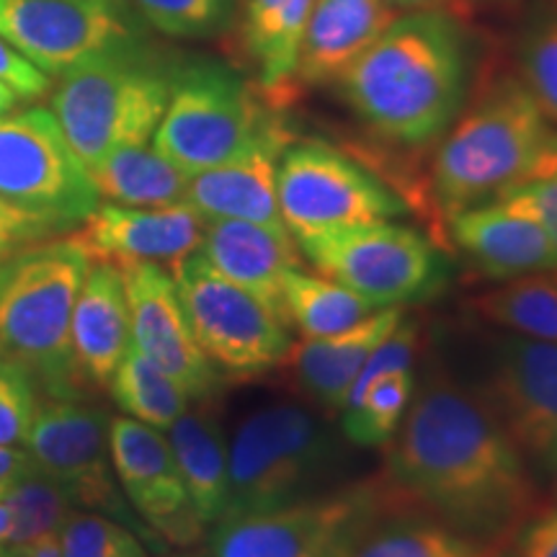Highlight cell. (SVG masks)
<instances>
[{"mask_svg": "<svg viewBox=\"0 0 557 557\" xmlns=\"http://www.w3.org/2000/svg\"><path fill=\"white\" fill-rule=\"evenodd\" d=\"M34 468H37V462H34L29 449L0 447V500H3L5 493Z\"/></svg>", "mask_w": 557, "mask_h": 557, "instance_id": "b9f144b4", "label": "cell"}, {"mask_svg": "<svg viewBox=\"0 0 557 557\" xmlns=\"http://www.w3.org/2000/svg\"><path fill=\"white\" fill-rule=\"evenodd\" d=\"M455 3V9L459 11V3L462 5H480V3H500V0H451Z\"/></svg>", "mask_w": 557, "mask_h": 557, "instance_id": "bcb514c9", "label": "cell"}, {"mask_svg": "<svg viewBox=\"0 0 557 557\" xmlns=\"http://www.w3.org/2000/svg\"><path fill=\"white\" fill-rule=\"evenodd\" d=\"M34 462L67 493L75 506L132 524L137 532L152 534L137 524L124 498L109 449V416L78 395H47L34 406L24 438Z\"/></svg>", "mask_w": 557, "mask_h": 557, "instance_id": "7c38bea8", "label": "cell"}, {"mask_svg": "<svg viewBox=\"0 0 557 557\" xmlns=\"http://www.w3.org/2000/svg\"><path fill=\"white\" fill-rule=\"evenodd\" d=\"M0 39L45 75L137 45L122 0H0Z\"/></svg>", "mask_w": 557, "mask_h": 557, "instance_id": "9a60e30c", "label": "cell"}, {"mask_svg": "<svg viewBox=\"0 0 557 557\" xmlns=\"http://www.w3.org/2000/svg\"><path fill=\"white\" fill-rule=\"evenodd\" d=\"M282 308L287 323L305 338L336 336L361 323L374 310H382L336 278L310 274L302 263L292 267L282 278Z\"/></svg>", "mask_w": 557, "mask_h": 557, "instance_id": "f1b7e54d", "label": "cell"}, {"mask_svg": "<svg viewBox=\"0 0 557 557\" xmlns=\"http://www.w3.org/2000/svg\"><path fill=\"white\" fill-rule=\"evenodd\" d=\"M169 271L194 338L220 372L259 377L284 367L289 325L267 305L220 276L197 250Z\"/></svg>", "mask_w": 557, "mask_h": 557, "instance_id": "8fae6325", "label": "cell"}, {"mask_svg": "<svg viewBox=\"0 0 557 557\" xmlns=\"http://www.w3.org/2000/svg\"><path fill=\"white\" fill-rule=\"evenodd\" d=\"M152 29L169 37H212L227 24L235 0H135Z\"/></svg>", "mask_w": 557, "mask_h": 557, "instance_id": "d590c367", "label": "cell"}, {"mask_svg": "<svg viewBox=\"0 0 557 557\" xmlns=\"http://www.w3.org/2000/svg\"><path fill=\"white\" fill-rule=\"evenodd\" d=\"M88 173L99 197L124 207L181 205L189 186V176L148 143L111 150Z\"/></svg>", "mask_w": 557, "mask_h": 557, "instance_id": "83f0119b", "label": "cell"}, {"mask_svg": "<svg viewBox=\"0 0 557 557\" xmlns=\"http://www.w3.org/2000/svg\"><path fill=\"white\" fill-rule=\"evenodd\" d=\"M389 3H393L400 13L403 11H421V9H451V11H457L451 0H389Z\"/></svg>", "mask_w": 557, "mask_h": 557, "instance_id": "7bdbcfd3", "label": "cell"}, {"mask_svg": "<svg viewBox=\"0 0 557 557\" xmlns=\"http://www.w3.org/2000/svg\"><path fill=\"white\" fill-rule=\"evenodd\" d=\"M478 389L529 468L557 475V344L498 333Z\"/></svg>", "mask_w": 557, "mask_h": 557, "instance_id": "5bb4252c", "label": "cell"}, {"mask_svg": "<svg viewBox=\"0 0 557 557\" xmlns=\"http://www.w3.org/2000/svg\"><path fill=\"white\" fill-rule=\"evenodd\" d=\"M116 267L127 289L132 344L137 351L176 380L191 400L218 398L222 372L194 338L171 271L156 261H122Z\"/></svg>", "mask_w": 557, "mask_h": 557, "instance_id": "2e32d148", "label": "cell"}, {"mask_svg": "<svg viewBox=\"0 0 557 557\" xmlns=\"http://www.w3.org/2000/svg\"><path fill=\"white\" fill-rule=\"evenodd\" d=\"M403 318L406 308H382L336 336L297 341L292 344L284 367L305 398L325 413H341L369 354L398 329Z\"/></svg>", "mask_w": 557, "mask_h": 557, "instance_id": "603a6c76", "label": "cell"}, {"mask_svg": "<svg viewBox=\"0 0 557 557\" xmlns=\"http://www.w3.org/2000/svg\"><path fill=\"white\" fill-rule=\"evenodd\" d=\"M205 222L189 201L169 207H124L99 201L73 238L94 261H156L173 269L199 250Z\"/></svg>", "mask_w": 557, "mask_h": 557, "instance_id": "ac0fdd59", "label": "cell"}, {"mask_svg": "<svg viewBox=\"0 0 557 557\" xmlns=\"http://www.w3.org/2000/svg\"><path fill=\"white\" fill-rule=\"evenodd\" d=\"M0 83L16 90L21 99H39L50 90V75L34 67L24 54L0 39Z\"/></svg>", "mask_w": 557, "mask_h": 557, "instance_id": "60d3db41", "label": "cell"}, {"mask_svg": "<svg viewBox=\"0 0 557 557\" xmlns=\"http://www.w3.org/2000/svg\"><path fill=\"white\" fill-rule=\"evenodd\" d=\"M0 197L81 225L99 207V189L47 109L0 116Z\"/></svg>", "mask_w": 557, "mask_h": 557, "instance_id": "4fadbf2b", "label": "cell"}, {"mask_svg": "<svg viewBox=\"0 0 557 557\" xmlns=\"http://www.w3.org/2000/svg\"><path fill=\"white\" fill-rule=\"evenodd\" d=\"M70 346L81 385L109 387L116 367L132 346L127 289L116 263H90L75 299Z\"/></svg>", "mask_w": 557, "mask_h": 557, "instance_id": "44dd1931", "label": "cell"}, {"mask_svg": "<svg viewBox=\"0 0 557 557\" xmlns=\"http://www.w3.org/2000/svg\"><path fill=\"white\" fill-rule=\"evenodd\" d=\"M11 508V540L9 549L26 545L47 534H60L70 513L75 511V504L45 470L34 468L18 480L3 496Z\"/></svg>", "mask_w": 557, "mask_h": 557, "instance_id": "d6a6232c", "label": "cell"}, {"mask_svg": "<svg viewBox=\"0 0 557 557\" xmlns=\"http://www.w3.org/2000/svg\"><path fill=\"white\" fill-rule=\"evenodd\" d=\"M398 500L380 480L325 491L261 513L214 521L209 557H348Z\"/></svg>", "mask_w": 557, "mask_h": 557, "instance_id": "ba28073f", "label": "cell"}, {"mask_svg": "<svg viewBox=\"0 0 557 557\" xmlns=\"http://www.w3.org/2000/svg\"><path fill=\"white\" fill-rule=\"evenodd\" d=\"M284 122L278 109L233 67L197 60L173 70L171 99L152 148L186 176L243 156L256 139Z\"/></svg>", "mask_w": 557, "mask_h": 557, "instance_id": "52a82bcc", "label": "cell"}, {"mask_svg": "<svg viewBox=\"0 0 557 557\" xmlns=\"http://www.w3.org/2000/svg\"><path fill=\"white\" fill-rule=\"evenodd\" d=\"M94 259L75 238H52L0 261V351L47 395H78L70 323Z\"/></svg>", "mask_w": 557, "mask_h": 557, "instance_id": "277c9868", "label": "cell"}, {"mask_svg": "<svg viewBox=\"0 0 557 557\" xmlns=\"http://www.w3.org/2000/svg\"><path fill=\"white\" fill-rule=\"evenodd\" d=\"M508 545L478 537L413 508H395L348 557H504Z\"/></svg>", "mask_w": 557, "mask_h": 557, "instance_id": "4316f807", "label": "cell"}, {"mask_svg": "<svg viewBox=\"0 0 557 557\" xmlns=\"http://www.w3.org/2000/svg\"><path fill=\"white\" fill-rule=\"evenodd\" d=\"M496 205L532 218L553 238L557 248V158L537 176L527 178L524 184L513 186L511 191L498 197Z\"/></svg>", "mask_w": 557, "mask_h": 557, "instance_id": "f35d334b", "label": "cell"}, {"mask_svg": "<svg viewBox=\"0 0 557 557\" xmlns=\"http://www.w3.org/2000/svg\"><path fill=\"white\" fill-rule=\"evenodd\" d=\"M336 86L354 116L395 148L438 143L470 88V39L457 11L398 13Z\"/></svg>", "mask_w": 557, "mask_h": 557, "instance_id": "7a4b0ae2", "label": "cell"}, {"mask_svg": "<svg viewBox=\"0 0 557 557\" xmlns=\"http://www.w3.org/2000/svg\"><path fill=\"white\" fill-rule=\"evenodd\" d=\"M173 70L132 45L60 75L52 114L88 171L122 145L150 143L169 107Z\"/></svg>", "mask_w": 557, "mask_h": 557, "instance_id": "8992f818", "label": "cell"}, {"mask_svg": "<svg viewBox=\"0 0 557 557\" xmlns=\"http://www.w3.org/2000/svg\"><path fill=\"white\" fill-rule=\"evenodd\" d=\"M320 274L336 278L377 308H408L434 299L449 284L436 243L393 220L359 222L297 240Z\"/></svg>", "mask_w": 557, "mask_h": 557, "instance_id": "9c48e42d", "label": "cell"}, {"mask_svg": "<svg viewBox=\"0 0 557 557\" xmlns=\"http://www.w3.org/2000/svg\"><path fill=\"white\" fill-rule=\"evenodd\" d=\"M169 444L199 519L207 527L227 511V447L212 400L186 408L169 429Z\"/></svg>", "mask_w": 557, "mask_h": 557, "instance_id": "484cf974", "label": "cell"}, {"mask_svg": "<svg viewBox=\"0 0 557 557\" xmlns=\"http://www.w3.org/2000/svg\"><path fill=\"white\" fill-rule=\"evenodd\" d=\"M276 201L292 238L359 222L395 220L406 201L348 152L323 139H292L276 165Z\"/></svg>", "mask_w": 557, "mask_h": 557, "instance_id": "30bf717a", "label": "cell"}, {"mask_svg": "<svg viewBox=\"0 0 557 557\" xmlns=\"http://www.w3.org/2000/svg\"><path fill=\"white\" fill-rule=\"evenodd\" d=\"M315 0H243L240 50L253 70L259 94L282 109L295 99V73Z\"/></svg>", "mask_w": 557, "mask_h": 557, "instance_id": "d4e9b609", "label": "cell"}, {"mask_svg": "<svg viewBox=\"0 0 557 557\" xmlns=\"http://www.w3.org/2000/svg\"><path fill=\"white\" fill-rule=\"evenodd\" d=\"M470 308L500 331L557 344V274L511 278L472 297Z\"/></svg>", "mask_w": 557, "mask_h": 557, "instance_id": "f546056e", "label": "cell"}, {"mask_svg": "<svg viewBox=\"0 0 557 557\" xmlns=\"http://www.w3.org/2000/svg\"><path fill=\"white\" fill-rule=\"evenodd\" d=\"M11 529H13L11 508H9V504H5V500H0V557H9Z\"/></svg>", "mask_w": 557, "mask_h": 557, "instance_id": "ee69618b", "label": "cell"}, {"mask_svg": "<svg viewBox=\"0 0 557 557\" xmlns=\"http://www.w3.org/2000/svg\"><path fill=\"white\" fill-rule=\"evenodd\" d=\"M413 395V372L389 374L369 389L357 406L341 410V431L357 447H387L389 438L398 434Z\"/></svg>", "mask_w": 557, "mask_h": 557, "instance_id": "1f68e13d", "label": "cell"}, {"mask_svg": "<svg viewBox=\"0 0 557 557\" xmlns=\"http://www.w3.org/2000/svg\"><path fill=\"white\" fill-rule=\"evenodd\" d=\"M447 238L480 274L496 282L529 274H557V248L527 214L504 205H480L447 222Z\"/></svg>", "mask_w": 557, "mask_h": 557, "instance_id": "ffe728a7", "label": "cell"}, {"mask_svg": "<svg viewBox=\"0 0 557 557\" xmlns=\"http://www.w3.org/2000/svg\"><path fill=\"white\" fill-rule=\"evenodd\" d=\"M197 253L220 276L246 289L287 323L282 278L292 267H299L297 240L289 233L243 220H207Z\"/></svg>", "mask_w": 557, "mask_h": 557, "instance_id": "7402d4cb", "label": "cell"}, {"mask_svg": "<svg viewBox=\"0 0 557 557\" xmlns=\"http://www.w3.org/2000/svg\"><path fill=\"white\" fill-rule=\"evenodd\" d=\"M62 557H148L137 534L96 511H73L60 529Z\"/></svg>", "mask_w": 557, "mask_h": 557, "instance_id": "e575fe53", "label": "cell"}, {"mask_svg": "<svg viewBox=\"0 0 557 557\" xmlns=\"http://www.w3.org/2000/svg\"><path fill=\"white\" fill-rule=\"evenodd\" d=\"M557 158V127L517 73H493L472 90L451 127L438 137L429 169V197L447 222L491 205L537 176Z\"/></svg>", "mask_w": 557, "mask_h": 557, "instance_id": "3957f363", "label": "cell"}, {"mask_svg": "<svg viewBox=\"0 0 557 557\" xmlns=\"http://www.w3.org/2000/svg\"><path fill=\"white\" fill-rule=\"evenodd\" d=\"M18 101H21V96L16 94V90L5 86V83H0V116L9 114V111L16 109Z\"/></svg>", "mask_w": 557, "mask_h": 557, "instance_id": "f6af8a7d", "label": "cell"}, {"mask_svg": "<svg viewBox=\"0 0 557 557\" xmlns=\"http://www.w3.org/2000/svg\"><path fill=\"white\" fill-rule=\"evenodd\" d=\"M109 449L116 480L145 527L171 545L189 547L205 537L169 438L135 418H111Z\"/></svg>", "mask_w": 557, "mask_h": 557, "instance_id": "e0dca14e", "label": "cell"}, {"mask_svg": "<svg viewBox=\"0 0 557 557\" xmlns=\"http://www.w3.org/2000/svg\"><path fill=\"white\" fill-rule=\"evenodd\" d=\"M344 451L333 431L297 403L263 406L240 421L227 447V511L261 513L320 496Z\"/></svg>", "mask_w": 557, "mask_h": 557, "instance_id": "5b68a950", "label": "cell"}, {"mask_svg": "<svg viewBox=\"0 0 557 557\" xmlns=\"http://www.w3.org/2000/svg\"><path fill=\"white\" fill-rule=\"evenodd\" d=\"M292 139L287 122H278L243 156L189 176L186 201L205 220H243L289 233L278 214L276 165Z\"/></svg>", "mask_w": 557, "mask_h": 557, "instance_id": "d6986e66", "label": "cell"}, {"mask_svg": "<svg viewBox=\"0 0 557 557\" xmlns=\"http://www.w3.org/2000/svg\"><path fill=\"white\" fill-rule=\"evenodd\" d=\"M73 225L54 218L50 212L16 205V201L0 197V261L11 259L18 250L37 246V243L58 238Z\"/></svg>", "mask_w": 557, "mask_h": 557, "instance_id": "74e56055", "label": "cell"}, {"mask_svg": "<svg viewBox=\"0 0 557 557\" xmlns=\"http://www.w3.org/2000/svg\"><path fill=\"white\" fill-rule=\"evenodd\" d=\"M504 557H557V506L534 511L513 534Z\"/></svg>", "mask_w": 557, "mask_h": 557, "instance_id": "ab89813d", "label": "cell"}, {"mask_svg": "<svg viewBox=\"0 0 557 557\" xmlns=\"http://www.w3.org/2000/svg\"><path fill=\"white\" fill-rule=\"evenodd\" d=\"M519 81L524 83L537 107L557 127V13L534 16L521 32L517 47Z\"/></svg>", "mask_w": 557, "mask_h": 557, "instance_id": "836d02e7", "label": "cell"}, {"mask_svg": "<svg viewBox=\"0 0 557 557\" xmlns=\"http://www.w3.org/2000/svg\"><path fill=\"white\" fill-rule=\"evenodd\" d=\"M382 483L403 508L511 545L537 483L480 389L434 372L389 438Z\"/></svg>", "mask_w": 557, "mask_h": 557, "instance_id": "6da1fadb", "label": "cell"}, {"mask_svg": "<svg viewBox=\"0 0 557 557\" xmlns=\"http://www.w3.org/2000/svg\"><path fill=\"white\" fill-rule=\"evenodd\" d=\"M34 406H37V382L16 359L0 351V447L24 442Z\"/></svg>", "mask_w": 557, "mask_h": 557, "instance_id": "8d00e7d4", "label": "cell"}, {"mask_svg": "<svg viewBox=\"0 0 557 557\" xmlns=\"http://www.w3.org/2000/svg\"><path fill=\"white\" fill-rule=\"evenodd\" d=\"M398 13L389 0H315L299 47L295 86L336 83Z\"/></svg>", "mask_w": 557, "mask_h": 557, "instance_id": "cb8c5ba5", "label": "cell"}, {"mask_svg": "<svg viewBox=\"0 0 557 557\" xmlns=\"http://www.w3.org/2000/svg\"><path fill=\"white\" fill-rule=\"evenodd\" d=\"M114 403L129 418L158 431H169L173 421L189 408V395L163 369L139 354L135 344L127 348L109 382Z\"/></svg>", "mask_w": 557, "mask_h": 557, "instance_id": "4dcf8cb0", "label": "cell"}]
</instances>
